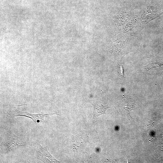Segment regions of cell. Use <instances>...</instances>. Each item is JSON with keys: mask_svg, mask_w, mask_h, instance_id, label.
I'll return each mask as SVG.
<instances>
[{"mask_svg": "<svg viewBox=\"0 0 163 163\" xmlns=\"http://www.w3.org/2000/svg\"><path fill=\"white\" fill-rule=\"evenodd\" d=\"M24 138L18 137L9 130L6 132L5 135L1 142V150L2 152L6 153L16 147L27 145V142Z\"/></svg>", "mask_w": 163, "mask_h": 163, "instance_id": "1", "label": "cell"}, {"mask_svg": "<svg viewBox=\"0 0 163 163\" xmlns=\"http://www.w3.org/2000/svg\"><path fill=\"white\" fill-rule=\"evenodd\" d=\"M7 113L9 116L11 117H14L17 116H25L30 118L36 123H37V121L41 119L44 120V117H47L50 115L53 114H57L56 112H46L45 113H41L37 114H30L28 112H23L18 110L16 109L12 108L9 109L7 112Z\"/></svg>", "mask_w": 163, "mask_h": 163, "instance_id": "2", "label": "cell"}, {"mask_svg": "<svg viewBox=\"0 0 163 163\" xmlns=\"http://www.w3.org/2000/svg\"><path fill=\"white\" fill-rule=\"evenodd\" d=\"M94 107L93 123H94L98 116L106 113V111L107 108H110L108 105H103L100 99H98L93 104Z\"/></svg>", "mask_w": 163, "mask_h": 163, "instance_id": "3", "label": "cell"}, {"mask_svg": "<svg viewBox=\"0 0 163 163\" xmlns=\"http://www.w3.org/2000/svg\"><path fill=\"white\" fill-rule=\"evenodd\" d=\"M116 72L117 75L120 79H124V76L123 73V69L122 61H120L116 66Z\"/></svg>", "mask_w": 163, "mask_h": 163, "instance_id": "4", "label": "cell"}]
</instances>
